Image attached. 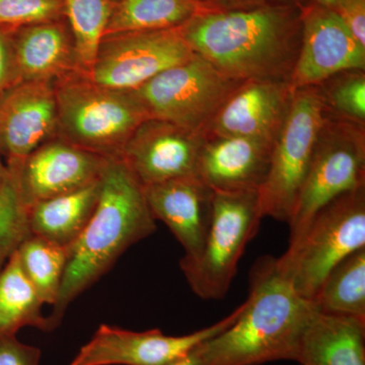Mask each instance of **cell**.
<instances>
[{
    "label": "cell",
    "instance_id": "cell-17",
    "mask_svg": "<svg viewBox=\"0 0 365 365\" xmlns=\"http://www.w3.org/2000/svg\"><path fill=\"white\" fill-rule=\"evenodd\" d=\"M151 215L170 228L193 260L202 253L210 227L215 191L198 176H187L144 188Z\"/></svg>",
    "mask_w": 365,
    "mask_h": 365
},
{
    "label": "cell",
    "instance_id": "cell-15",
    "mask_svg": "<svg viewBox=\"0 0 365 365\" xmlns=\"http://www.w3.org/2000/svg\"><path fill=\"white\" fill-rule=\"evenodd\" d=\"M292 95L294 91L285 81H245L223 103L203 137H248L275 143L289 113Z\"/></svg>",
    "mask_w": 365,
    "mask_h": 365
},
{
    "label": "cell",
    "instance_id": "cell-26",
    "mask_svg": "<svg viewBox=\"0 0 365 365\" xmlns=\"http://www.w3.org/2000/svg\"><path fill=\"white\" fill-rule=\"evenodd\" d=\"M114 0H63L81 71L90 76Z\"/></svg>",
    "mask_w": 365,
    "mask_h": 365
},
{
    "label": "cell",
    "instance_id": "cell-6",
    "mask_svg": "<svg viewBox=\"0 0 365 365\" xmlns=\"http://www.w3.org/2000/svg\"><path fill=\"white\" fill-rule=\"evenodd\" d=\"M263 218L258 191L215 192L212 218L202 253L193 260L180 261L182 272L197 297L205 300L225 297L242 254Z\"/></svg>",
    "mask_w": 365,
    "mask_h": 365
},
{
    "label": "cell",
    "instance_id": "cell-12",
    "mask_svg": "<svg viewBox=\"0 0 365 365\" xmlns=\"http://www.w3.org/2000/svg\"><path fill=\"white\" fill-rule=\"evenodd\" d=\"M241 304L227 317L196 332L182 336L165 335L158 329L134 332L101 325L79 349L71 365H168L215 337L239 318Z\"/></svg>",
    "mask_w": 365,
    "mask_h": 365
},
{
    "label": "cell",
    "instance_id": "cell-25",
    "mask_svg": "<svg viewBox=\"0 0 365 365\" xmlns=\"http://www.w3.org/2000/svg\"><path fill=\"white\" fill-rule=\"evenodd\" d=\"M21 270L45 304L58 299L67 263V249L29 235L16 250Z\"/></svg>",
    "mask_w": 365,
    "mask_h": 365
},
{
    "label": "cell",
    "instance_id": "cell-34",
    "mask_svg": "<svg viewBox=\"0 0 365 365\" xmlns=\"http://www.w3.org/2000/svg\"><path fill=\"white\" fill-rule=\"evenodd\" d=\"M309 1L327 7V9L335 11V13H338L349 0H309Z\"/></svg>",
    "mask_w": 365,
    "mask_h": 365
},
{
    "label": "cell",
    "instance_id": "cell-14",
    "mask_svg": "<svg viewBox=\"0 0 365 365\" xmlns=\"http://www.w3.org/2000/svg\"><path fill=\"white\" fill-rule=\"evenodd\" d=\"M203 137L182 127L146 119L122 151L121 160L143 188L187 176H197Z\"/></svg>",
    "mask_w": 365,
    "mask_h": 365
},
{
    "label": "cell",
    "instance_id": "cell-2",
    "mask_svg": "<svg viewBox=\"0 0 365 365\" xmlns=\"http://www.w3.org/2000/svg\"><path fill=\"white\" fill-rule=\"evenodd\" d=\"M157 230L144 188L121 158H110L100 179L97 207L76 242L58 299L48 316L51 331L61 323L72 302L105 275L131 246Z\"/></svg>",
    "mask_w": 365,
    "mask_h": 365
},
{
    "label": "cell",
    "instance_id": "cell-28",
    "mask_svg": "<svg viewBox=\"0 0 365 365\" xmlns=\"http://www.w3.org/2000/svg\"><path fill=\"white\" fill-rule=\"evenodd\" d=\"M29 235L26 209L9 177L0 195V271Z\"/></svg>",
    "mask_w": 365,
    "mask_h": 365
},
{
    "label": "cell",
    "instance_id": "cell-16",
    "mask_svg": "<svg viewBox=\"0 0 365 365\" xmlns=\"http://www.w3.org/2000/svg\"><path fill=\"white\" fill-rule=\"evenodd\" d=\"M57 135L54 83L21 81L0 96V150L16 162Z\"/></svg>",
    "mask_w": 365,
    "mask_h": 365
},
{
    "label": "cell",
    "instance_id": "cell-35",
    "mask_svg": "<svg viewBox=\"0 0 365 365\" xmlns=\"http://www.w3.org/2000/svg\"><path fill=\"white\" fill-rule=\"evenodd\" d=\"M9 181V172L7 169L6 163L2 162V153L0 150V195L6 188L7 182Z\"/></svg>",
    "mask_w": 365,
    "mask_h": 365
},
{
    "label": "cell",
    "instance_id": "cell-10",
    "mask_svg": "<svg viewBox=\"0 0 365 365\" xmlns=\"http://www.w3.org/2000/svg\"><path fill=\"white\" fill-rule=\"evenodd\" d=\"M194 55L180 28L107 36L98 47L90 78L113 90L135 91Z\"/></svg>",
    "mask_w": 365,
    "mask_h": 365
},
{
    "label": "cell",
    "instance_id": "cell-13",
    "mask_svg": "<svg viewBox=\"0 0 365 365\" xmlns=\"http://www.w3.org/2000/svg\"><path fill=\"white\" fill-rule=\"evenodd\" d=\"M365 71V47L335 11L312 1L302 7V43L289 79L292 91L317 86L338 72Z\"/></svg>",
    "mask_w": 365,
    "mask_h": 365
},
{
    "label": "cell",
    "instance_id": "cell-7",
    "mask_svg": "<svg viewBox=\"0 0 365 365\" xmlns=\"http://www.w3.org/2000/svg\"><path fill=\"white\" fill-rule=\"evenodd\" d=\"M328 112L318 86L297 88L274 143L268 176L259 190L264 217L289 222Z\"/></svg>",
    "mask_w": 365,
    "mask_h": 365
},
{
    "label": "cell",
    "instance_id": "cell-5",
    "mask_svg": "<svg viewBox=\"0 0 365 365\" xmlns=\"http://www.w3.org/2000/svg\"><path fill=\"white\" fill-rule=\"evenodd\" d=\"M364 247L365 185L319 209L302 237L275 259L276 267L300 297L314 302L331 270Z\"/></svg>",
    "mask_w": 365,
    "mask_h": 365
},
{
    "label": "cell",
    "instance_id": "cell-21",
    "mask_svg": "<svg viewBox=\"0 0 365 365\" xmlns=\"http://www.w3.org/2000/svg\"><path fill=\"white\" fill-rule=\"evenodd\" d=\"M98 196L100 180L85 188L32 204L25 208L30 235L68 248L90 222Z\"/></svg>",
    "mask_w": 365,
    "mask_h": 365
},
{
    "label": "cell",
    "instance_id": "cell-4",
    "mask_svg": "<svg viewBox=\"0 0 365 365\" xmlns=\"http://www.w3.org/2000/svg\"><path fill=\"white\" fill-rule=\"evenodd\" d=\"M57 136L106 158H120L133 132L148 119L131 91L98 85L78 71L54 83Z\"/></svg>",
    "mask_w": 365,
    "mask_h": 365
},
{
    "label": "cell",
    "instance_id": "cell-1",
    "mask_svg": "<svg viewBox=\"0 0 365 365\" xmlns=\"http://www.w3.org/2000/svg\"><path fill=\"white\" fill-rule=\"evenodd\" d=\"M302 6L203 11L180 28L194 54L239 83H289L302 43Z\"/></svg>",
    "mask_w": 365,
    "mask_h": 365
},
{
    "label": "cell",
    "instance_id": "cell-24",
    "mask_svg": "<svg viewBox=\"0 0 365 365\" xmlns=\"http://www.w3.org/2000/svg\"><path fill=\"white\" fill-rule=\"evenodd\" d=\"M314 304L319 313L365 319V247L331 270Z\"/></svg>",
    "mask_w": 365,
    "mask_h": 365
},
{
    "label": "cell",
    "instance_id": "cell-9",
    "mask_svg": "<svg viewBox=\"0 0 365 365\" xmlns=\"http://www.w3.org/2000/svg\"><path fill=\"white\" fill-rule=\"evenodd\" d=\"M241 83L195 54L131 93L148 119L170 122L203 137L223 103Z\"/></svg>",
    "mask_w": 365,
    "mask_h": 365
},
{
    "label": "cell",
    "instance_id": "cell-33",
    "mask_svg": "<svg viewBox=\"0 0 365 365\" xmlns=\"http://www.w3.org/2000/svg\"><path fill=\"white\" fill-rule=\"evenodd\" d=\"M202 344V343H201ZM196 346L194 349L187 353L181 359L175 360L168 365H203L202 353H201L200 345Z\"/></svg>",
    "mask_w": 365,
    "mask_h": 365
},
{
    "label": "cell",
    "instance_id": "cell-8",
    "mask_svg": "<svg viewBox=\"0 0 365 365\" xmlns=\"http://www.w3.org/2000/svg\"><path fill=\"white\" fill-rule=\"evenodd\" d=\"M364 185L365 126L328 113L288 222L289 244L302 237L319 209L336 197Z\"/></svg>",
    "mask_w": 365,
    "mask_h": 365
},
{
    "label": "cell",
    "instance_id": "cell-22",
    "mask_svg": "<svg viewBox=\"0 0 365 365\" xmlns=\"http://www.w3.org/2000/svg\"><path fill=\"white\" fill-rule=\"evenodd\" d=\"M203 11L195 0H114L104 38L179 29Z\"/></svg>",
    "mask_w": 365,
    "mask_h": 365
},
{
    "label": "cell",
    "instance_id": "cell-3",
    "mask_svg": "<svg viewBox=\"0 0 365 365\" xmlns=\"http://www.w3.org/2000/svg\"><path fill=\"white\" fill-rule=\"evenodd\" d=\"M239 318L200 345L203 365H261L294 360L318 309L300 297L278 271L275 258L257 262Z\"/></svg>",
    "mask_w": 365,
    "mask_h": 365
},
{
    "label": "cell",
    "instance_id": "cell-11",
    "mask_svg": "<svg viewBox=\"0 0 365 365\" xmlns=\"http://www.w3.org/2000/svg\"><path fill=\"white\" fill-rule=\"evenodd\" d=\"M109 160L56 135L26 158L6 165L21 205L26 208L98 181Z\"/></svg>",
    "mask_w": 365,
    "mask_h": 365
},
{
    "label": "cell",
    "instance_id": "cell-23",
    "mask_svg": "<svg viewBox=\"0 0 365 365\" xmlns=\"http://www.w3.org/2000/svg\"><path fill=\"white\" fill-rule=\"evenodd\" d=\"M39 294L21 270L16 251L0 271V336L16 335L25 327L51 332Z\"/></svg>",
    "mask_w": 365,
    "mask_h": 365
},
{
    "label": "cell",
    "instance_id": "cell-29",
    "mask_svg": "<svg viewBox=\"0 0 365 365\" xmlns=\"http://www.w3.org/2000/svg\"><path fill=\"white\" fill-rule=\"evenodd\" d=\"M66 20L63 0H0V26L16 29Z\"/></svg>",
    "mask_w": 365,
    "mask_h": 365
},
{
    "label": "cell",
    "instance_id": "cell-31",
    "mask_svg": "<svg viewBox=\"0 0 365 365\" xmlns=\"http://www.w3.org/2000/svg\"><path fill=\"white\" fill-rule=\"evenodd\" d=\"M14 32L11 29L0 26V96L21 83L14 53Z\"/></svg>",
    "mask_w": 365,
    "mask_h": 365
},
{
    "label": "cell",
    "instance_id": "cell-27",
    "mask_svg": "<svg viewBox=\"0 0 365 365\" xmlns=\"http://www.w3.org/2000/svg\"><path fill=\"white\" fill-rule=\"evenodd\" d=\"M317 86L331 116L365 126V71L338 72Z\"/></svg>",
    "mask_w": 365,
    "mask_h": 365
},
{
    "label": "cell",
    "instance_id": "cell-32",
    "mask_svg": "<svg viewBox=\"0 0 365 365\" xmlns=\"http://www.w3.org/2000/svg\"><path fill=\"white\" fill-rule=\"evenodd\" d=\"M206 11L253 9L273 4H302L309 0H195Z\"/></svg>",
    "mask_w": 365,
    "mask_h": 365
},
{
    "label": "cell",
    "instance_id": "cell-20",
    "mask_svg": "<svg viewBox=\"0 0 365 365\" xmlns=\"http://www.w3.org/2000/svg\"><path fill=\"white\" fill-rule=\"evenodd\" d=\"M299 365H365V319L317 312L300 339Z\"/></svg>",
    "mask_w": 365,
    "mask_h": 365
},
{
    "label": "cell",
    "instance_id": "cell-30",
    "mask_svg": "<svg viewBox=\"0 0 365 365\" xmlns=\"http://www.w3.org/2000/svg\"><path fill=\"white\" fill-rule=\"evenodd\" d=\"M41 350L25 344L16 335L0 336V365H39Z\"/></svg>",
    "mask_w": 365,
    "mask_h": 365
},
{
    "label": "cell",
    "instance_id": "cell-18",
    "mask_svg": "<svg viewBox=\"0 0 365 365\" xmlns=\"http://www.w3.org/2000/svg\"><path fill=\"white\" fill-rule=\"evenodd\" d=\"M273 146L248 137H203L197 176L215 192H259L268 176Z\"/></svg>",
    "mask_w": 365,
    "mask_h": 365
},
{
    "label": "cell",
    "instance_id": "cell-19",
    "mask_svg": "<svg viewBox=\"0 0 365 365\" xmlns=\"http://www.w3.org/2000/svg\"><path fill=\"white\" fill-rule=\"evenodd\" d=\"M14 45L20 81L55 83L81 71L66 20L16 29Z\"/></svg>",
    "mask_w": 365,
    "mask_h": 365
}]
</instances>
